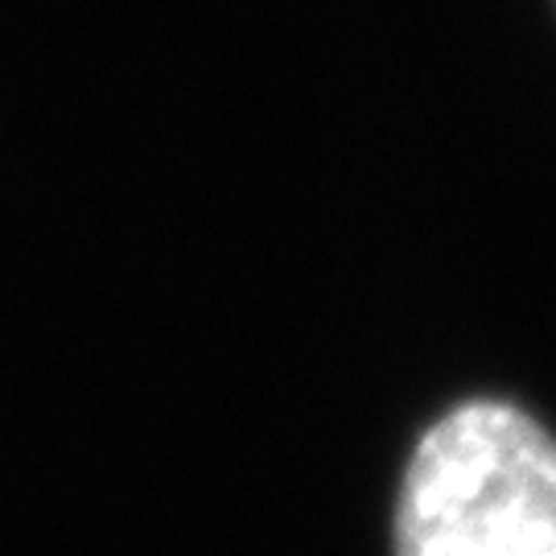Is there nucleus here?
I'll return each instance as SVG.
<instances>
[{"label": "nucleus", "mask_w": 556, "mask_h": 556, "mask_svg": "<svg viewBox=\"0 0 556 556\" xmlns=\"http://www.w3.org/2000/svg\"><path fill=\"white\" fill-rule=\"evenodd\" d=\"M404 556H548L556 454L516 404L466 400L417 441L396 503Z\"/></svg>", "instance_id": "1"}]
</instances>
